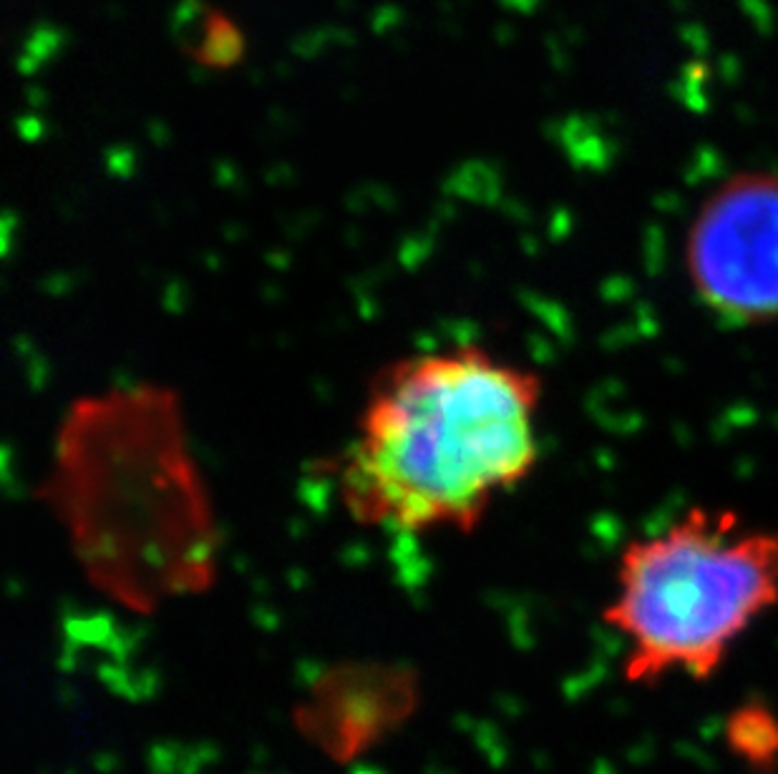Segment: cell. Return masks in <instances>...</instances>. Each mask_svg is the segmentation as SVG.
<instances>
[{
  "label": "cell",
  "mask_w": 778,
  "mask_h": 774,
  "mask_svg": "<svg viewBox=\"0 0 778 774\" xmlns=\"http://www.w3.org/2000/svg\"><path fill=\"white\" fill-rule=\"evenodd\" d=\"M542 395L534 370L474 342L386 362L331 461L343 505L398 534L471 530L540 463Z\"/></svg>",
  "instance_id": "cell-1"
},
{
  "label": "cell",
  "mask_w": 778,
  "mask_h": 774,
  "mask_svg": "<svg viewBox=\"0 0 778 774\" xmlns=\"http://www.w3.org/2000/svg\"><path fill=\"white\" fill-rule=\"evenodd\" d=\"M44 498L88 576L129 607L212 580L220 538L172 387L129 383L78 398L59 423Z\"/></svg>",
  "instance_id": "cell-2"
},
{
  "label": "cell",
  "mask_w": 778,
  "mask_h": 774,
  "mask_svg": "<svg viewBox=\"0 0 778 774\" xmlns=\"http://www.w3.org/2000/svg\"><path fill=\"white\" fill-rule=\"evenodd\" d=\"M776 607L778 528L695 505L620 548L603 619L625 644V682L655 687L711 682Z\"/></svg>",
  "instance_id": "cell-3"
},
{
  "label": "cell",
  "mask_w": 778,
  "mask_h": 774,
  "mask_svg": "<svg viewBox=\"0 0 778 774\" xmlns=\"http://www.w3.org/2000/svg\"><path fill=\"white\" fill-rule=\"evenodd\" d=\"M686 274L726 325L778 322V172H738L703 199L686 234Z\"/></svg>",
  "instance_id": "cell-4"
},
{
  "label": "cell",
  "mask_w": 778,
  "mask_h": 774,
  "mask_svg": "<svg viewBox=\"0 0 778 774\" xmlns=\"http://www.w3.org/2000/svg\"><path fill=\"white\" fill-rule=\"evenodd\" d=\"M416 704V679L404 666L348 664L318 682L298 712L302 735L335 760H350L396 729Z\"/></svg>",
  "instance_id": "cell-5"
},
{
  "label": "cell",
  "mask_w": 778,
  "mask_h": 774,
  "mask_svg": "<svg viewBox=\"0 0 778 774\" xmlns=\"http://www.w3.org/2000/svg\"><path fill=\"white\" fill-rule=\"evenodd\" d=\"M724 741L745 770L774 772L778 767V714L766 701H743L726 716Z\"/></svg>",
  "instance_id": "cell-6"
}]
</instances>
